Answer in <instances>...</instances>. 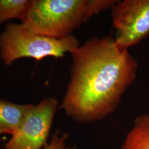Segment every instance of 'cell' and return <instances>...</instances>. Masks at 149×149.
Returning a JSON list of instances; mask_svg holds the SVG:
<instances>
[{"instance_id":"cell-1","label":"cell","mask_w":149,"mask_h":149,"mask_svg":"<svg viewBox=\"0 0 149 149\" xmlns=\"http://www.w3.org/2000/svg\"><path fill=\"white\" fill-rule=\"evenodd\" d=\"M71 54L69 82L59 108L80 123L108 117L135 80L137 61L109 36L92 38Z\"/></svg>"},{"instance_id":"cell-2","label":"cell","mask_w":149,"mask_h":149,"mask_svg":"<svg viewBox=\"0 0 149 149\" xmlns=\"http://www.w3.org/2000/svg\"><path fill=\"white\" fill-rule=\"evenodd\" d=\"M93 16L91 0H32L22 24L33 33L61 39Z\"/></svg>"},{"instance_id":"cell-3","label":"cell","mask_w":149,"mask_h":149,"mask_svg":"<svg viewBox=\"0 0 149 149\" xmlns=\"http://www.w3.org/2000/svg\"><path fill=\"white\" fill-rule=\"evenodd\" d=\"M79 46V40L73 35L61 39L39 35L22 23L8 24L0 35V57L7 66L23 58L38 61L48 56L63 58Z\"/></svg>"},{"instance_id":"cell-4","label":"cell","mask_w":149,"mask_h":149,"mask_svg":"<svg viewBox=\"0 0 149 149\" xmlns=\"http://www.w3.org/2000/svg\"><path fill=\"white\" fill-rule=\"evenodd\" d=\"M54 97L43 99L33 105L5 149H42L48 144L54 119L59 107Z\"/></svg>"},{"instance_id":"cell-5","label":"cell","mask_w":149,"mask_h":149,"mask_svg":"<svg viewBox=\"0 0 149 149\" xmlns=\"http://www.w3.org/2000/svg\"><path fill=\"white\" fill-rule=\"evenodd\" d=\"M115 42L121 49L136 45L149 35V0L118 1L112 8Z\"/></svg>"},{"instance_id":"cell-6","label":"cell","mask_w":149,"mask_h":149,"mask_svg":"<svg viewBox=\"0 0 149 149\" xmlns=\"http://www.w3.org/2000/svg\"><path fill=\"white\" fill-rule=\"evenodd\" d=\"M33 104H18L0 98V135L16 133Z\"/></svg>"},{"instance_id":"cell-7","label":"cell","mask_w":149,"mask_h":149,"mask_svg":"<svg viewBox=\"0 0 149 149\" xmlns=\"http://www.w3.org/2000/svg\"><path fill=\"white\" fill-rule=\"evenodd\" d=\"M120 149H149V114L143 113L135 118Z\"/></svg>"},{"instance_id":"cell-8","label":"cell","mask_w":149,"mask_h":149,"mask_svg":"<svg viewBox=\"0 0 149 149\" xmlns=\"http://www.w3.org/2000/svg\"><path fill=\"white\" fill-rule=\"evenodd\" d=\"M32 3V0H0V24L14 18L22 22Z\"/></svg>"},{"instance_id":"cell-9","label":"cell","mask_w":149,"mask_h":149,"mask_svg":"<svg viewBox=\"0 0 149 149\" xmlns=\"http://www.w3.org/2000/svg\"><path fill=\"white\" fill-rule=\"evenodd\" d=\"M69 134L56 131L43 149H76V146L69 144Z\"/></svg>"}]
</instances>
